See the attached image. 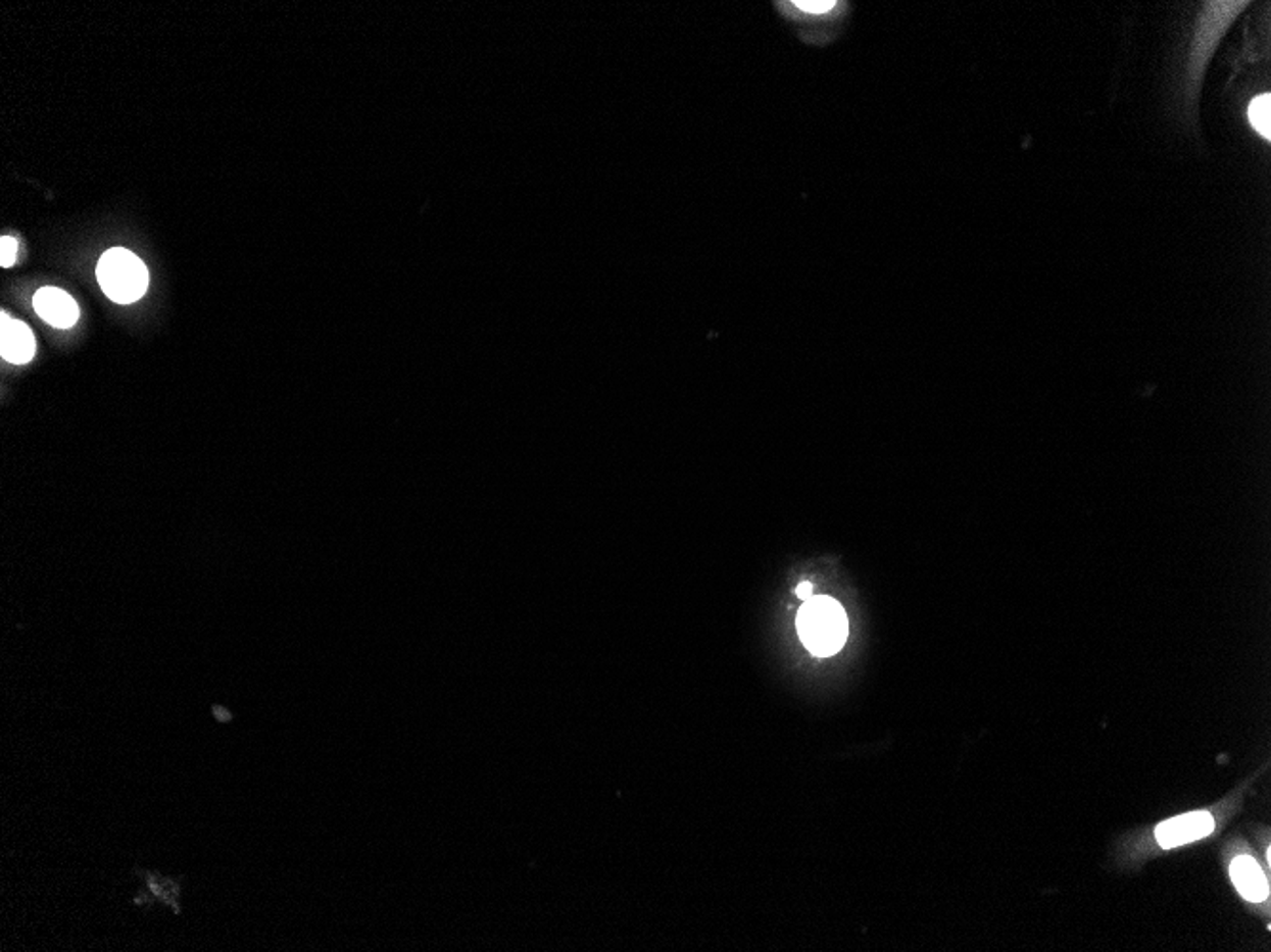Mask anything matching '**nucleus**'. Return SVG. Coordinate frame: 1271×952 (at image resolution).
Listing matches in <instances>:
<instances>
[{"label": "nucleus", "instance_id": "f257e3e1", "mask_svg": "<svg viewBox=\"0 0 1271 952\" xmlns=\"http://www.w3.org/2000/svg\"><path fill=\"white\" fill-rule=\"evenodd\" d=\"M773 10L805 46L825 48L838 39L851 12L843 0H775Z\"/></svg>", "mask_w": 1271, "mask_h": 952}, {"label": "nucleus", "instance_id": "f03ea898", "mask_svg": "<svg viewBox=\"0 0 1271 952\" xmlns=\"http://www.w3.org/2000/svg\"><path fill=\"white\" fill-rule=\"evenodd\" d=\"M797 634L815 656L836 654L849 634L845 610L832 597H811L797 614Z\"/></svg>", "mask_w": 1271, "mask_h": 952}, {"label": "nucleus", "instance_id": "7ed1b4c3", "mask_svg": "<svg viewBox=\"0 0 1271 952\" xmlns=\"http://www.w3.org/2000/svg\"><path fill=\"white\" fill-rule=\"evenodd\" d=\"M96 274L101 290L114 303H134L149 288L147 266L128 249L114 248L103 253Z\"/></svg>", "mask_w": 1271, "mask_h": 952}, {"label": "nucleus", "instance_id": "20e7f679", "mask_svg": "<svg viewBox=\"0 0 1271 952\" xmlns=\"http://www.w3.org/2000/svg\"><path fill=\"white\" fill-rule=\"evenodd\" d=\"M1215 831V819L1209 812H1191L1163 821L1156 829V839L1161 848H1176L1182 844L1200 841Z\"/></svg>", "mask_w": 1271, "mask_h": 952}, {"label": "nucleus", "instance_id": "39448f33", "mask_svg": "<svg viewBox=\"0 0 1271 952\" xmlns=\"http://www.w3.org/2000/svg\"><path fill=\"white\" fill-rule=\"evenodd\" d=\"M33 306L44 321H48L57 330L72 328L79 319V306L75 303V299L69 293L57 290V288H43L37 291Z\"/></svg>", "mask_w": 1271, "mask_h": 952}, {"label": "nucleus", "instance_id": "423d86ee", "mask_svg": "<svg viewBox=\"0 0 1271 952\" xmlns=\"http://www.w3.org/2000/svg\"><path fill=\"white\" fill-rule=\"evenodd\" d=\"M35 350H37L35 335L28 325L19 319H12L6 312H2V325H0L2 358L15 365H23L33 359Z\"/></svg>", "mask_w": 1271, "mask_h": 952}, {"label": "nucleus", "instance_id": "0eeeda50", "mask_svg": "<svg viewBox=\"0 0 1271 952\" xmlns=\"http://www.w3.org/2000/svg\"><path fill=\"white\" fill-rule=\"evenodd\" d=\"M1229 876L1237 892L1251 903H1262L1270 894L1264 872L1251 856L1235 857L1229 867Z\"/></svg>", "mask_w": 1271, "mask_h": 952}, {"label": "nucleus", "instance_id": "6e6552de", "mask_svg": "<svg viewBox=\"0 0 1271 952\" xmlns=\"http://www.w3.org/2000/svg\"><path fill=\"white\" fill-rule=\"evenodd\" d=\"M134 872L140 876L145 883V888L153 894L154 899L162 905H166L174 914H182V905H180V897H182L183 876H169L158 870H147L136 867Z\"/></svg>", "mask_w": 1271, "mask_h": 952}, {"label": "nucleus", "instance_id": "1a4fd4ad", "mask_svg": "<svg viewBox=\"0 0 1271 952\" xmlns=\"http://www.w3.org/2000/svg\"><path fill=\"white\" fill-rule=\"evenodd\" d=\"M1249 120L1258 134L1266 141L1271 139V97L1270 94L1255 97L1249 107Z\"/></svg>", "mask_w": 1271, "mask_h": 952}, {"label": "nucleus", "instance_id": "9d476101", "mask_svg": "<svg viewBox=\"0 0 1271 952\" xmlns=\"http://www.w3.org/2000/svg\"><path fill=\"white\" fill-rule=\"evenodd\" d=\"M0 248H2V251H0V264L4 268L12 266L15 262V253H17V242H15L12 236H2Z\"/></svg>", "mask_w": 1271, "mask_h": 952}, {"label": "nucleus", "instance_id": "9b49d317", "mask_svg": "<svg viewBox=\"0 0 1271 952\" xmlns=\"http://www.w3.org/2000/svg\"><path fill=\"white\" fill-rule=\"evenodd\" d=\"M154 903H156V899H154L153 894H151V892H149L147 888H143V890H140V894L134 897V905H138V907H145V909H151Z\"/></svg>", "mask_w": 1271, "mask_h": 952}, {"label": "nucleus", "instance_id": "f8f14e48", "mask_svg": "<svg viewBox=\"0 0 1271 952\" xmlns=\"http://www.w3.org/2000/svg\"><path fill=\"white\" fill-rule=\"evenodd\" d=\"M211 715H213V718H215L217 722H222V724H227V722H231V720H233V713H231L225 705H211Z\"/></svg>", "mask_w": 1271, "mask_h": 952}, {"label": "nucleus", "instance_id": "ddd939ff", "mask_svg": "<svg viewBox=\"0 0 1271 952\" xmlns=\"http://www.w3.org/2000/svg\"><path fill=\"white\" fill-rule=\"evenodd\" d=\"M797 599H801L803 603L813 597V586L810 582H801L796 588Z\"/></svg>", "mask_w": 1271, "mask_h": 952}]
</instances>
